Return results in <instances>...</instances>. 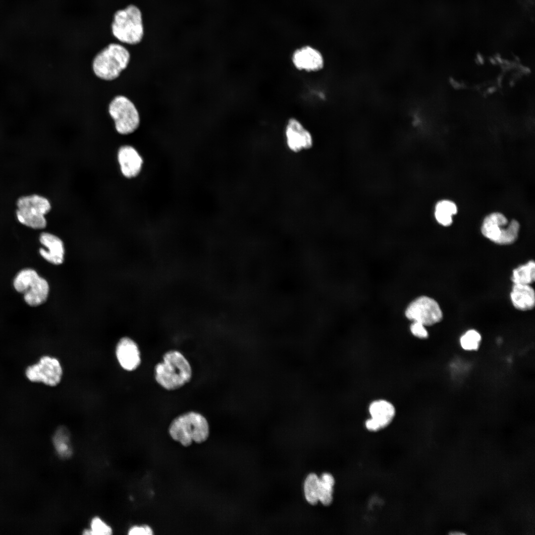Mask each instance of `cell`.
Returning <instances> with one entry per match:
<instances>
[{"instance_id":"7a4b0ae2","label":"cell","mask_w":535,"mask_h":535,"mask_svg":"<svg viewBox=\"0 0 535 535\" xmlns=\"http://www.w3.org/2000/svg\"><path fill=\"white\" fill-rule=\"evenodd\" d=\"M168 432L173 440L188 447L193 442L198 444L205 442L209 437L210 427L203 414L190 410L180 414L171 421Z\"/></svg>"},{"instance_id":"cb8c5ba5","label":"cell","mask_w":535,"mask_h":535,"mask_svg":"<svg viewBox=\"0 0 535 535\" xmlns=\"http://www.w3.org/2000/svg\"><path fill=\"white\" fill-rule=\"evenodd\" d=\"M90 529L83 531L84 535H109L112 533L111 527L99 517L92 519Z\"/></svg>"},{"instance_id":"5b68a950","label":"cell","mask_w":535,"mask_h":535,"mask_svg":"<svg viewBox=\"0 0 535 535\" xmlns=\"http://www.w3.org/2000/svg\"><path fill=\"white\" fill-rule=\"evenodd\" d=\"M16 216L22 224L33 229H43L46 226L45 214L51 209L46 198L32 195L20 198L17 202Z\"/></svg>"},{"instance_id":"d4e9b609","label":"cell","mask_w":535,"mask_h":535,"mask_svg":"<svg viewBox=\"0 0 535 535\" xmlns=\"http://www.w3.org/2000/svg\"><path fill=\"white\" fill-rule=\"evenodd\" d=\"M426 326L418 321H413L410 326L411 333L416 337L421 339H425L428 337V332L426 328Z\"/></svg>"},{"instance_id":"484cf974","label":"cell","mask_w":535,"mask_h":535,"mask_svg":"<svg viewBox=\"0 0 535 535\" xmlns=\"http://www.w3.org/2000/svg\"><path fill=\"white\" fill-rule=\"evenodd\" d=\"M154 534L152 529L147 525H134L129 528L128 534L130 535H151Z\"/></svg>"},{"instance_id":"603a6c76","label":"cell","mask_w":535,"mask_h":535,"mask_svg":"<svg viewBox=\"0 0 535 535\" xmlns=\"http://www.w3.org/2000/svg\"><path fill=\"white\" fill-rule=\"evenodd\" d=\"M482 336L478 331L470 329L461 336L460 343L465 350L475 351L479 348Z\"/></svg>"},{"instance_id":"9c48e42d","label":"cell","mask_w":535,"mask_h":535,"mask_svg":"<svg viewBox=\"0 0 535 535\" xmlns=\"http://www.w3.org/2000/svg\"><path fill=\"white\" fill-rule=\"evenodd\" d=\"M25 374L27 378L32 382L54 387L61 381L63 369L56 358L44 355L37 363L29 366L25 370Z\"/></svg>"},{"instance_id":"5bb4252c","label":"cell","mask_w":535,"mask_h":535,"mask_svg":"<svg viewBox=\"0 0 535 535\" xmlns=\"http://www.w3.org/2000/svg\"><path fill=\"white\" fill-rule=\"evenodd\" d=\"M115 354L119 365L126 371H134L141 364V354L139 346L135 341L129 337H122L119 340L115 347Z\"/></svg>"},{"instance_id":"8fae6325","label":"cell","mask_w":535,"mask_h":535,"mask_svg":"<svg viewBox=\"0 0 535 535\" xmlns=\"http://www.w3.org/2000/svg\"><path fill=\"white\" fill-rule=\"evenodd\" d=\"M283 133L286 146L292 153H299L313 147L312 133L295 117H290L286 120Z\"/></svg>"},{"instance_id":"7402d4cb","label":"cell","mask_w":535,"mask_h":535,"mask_svg":"<svg viewBox=\"0 0 535 535\" xmlns=\"http://www.w3.org/2000/svg\"><path fill=\"white\" fill-rule=\"evenodd\" d=\"M318 481V477L314 473L309 474L305 481V496L307 501L312 505H315L319 501Z\"/></svg>"},{"instance_id":"ac0fdd59","label":"cell","mask_w":535,"mask_h":535,"mask_svg":"<svg viewBox=\"0 0 535 535\" xmlns=\"http://www.w3.org/2000/svg\"><path fill=\"white\" fill-rule=\"evenodd\" d=\"M52 442L58 456L62 459L70 457L73 453V448L70 439V434L67 428L60 426L55 431Z\"/></svg>"},{"instance_id":"52a82bcc","label":"cell","mask_w":535,"mask_h":535,"mask_svg":"<svg viewBox=\"0 0 535 535\" xmlns=\"http://www.w3.org/2000/svg\"><path fill=\"white\" fill-rule=\"evenodd\" d=\"M520 224L516 220L508 222L499 213L488 215L483 220L481 231L491 241L499 245L511 244L517 240Z\"/></svg>"},{"instance_id":"30bf717a","label":"cell","mask_w":535,"mask_h":535,"mask_svg":"<svg viewBox=\"0 0 535 535\" xmlns=\"http://www.w3.org/2000/svg\"><path fill=\"white\" fill-rule=\"evenodd\" d=\"M406 317L413 321H418L425 326L440 322L443 318L438 303L433 299L423 296L412 301L405 311Z\"/></svg>"},{"instance_id":"6da1fadb","label":"cell","mask_w":535,"mask_h":535,"mask_svg":"<svg viewBox=\"0 0 535 535\" xmlns=\"http://www.w3.org/2000/svg\"><path fill=\"white\" fill-rule=\"evenodd\" d=\"M192 376V368L189 360L176 349L165 352L154 368L156 382L167 391H174L183 387L191 381Z\"/></svg>"},{"instance_id":"ba28073f","label":"cell","mask_w":535,"mask_h":535,"mask_svg":"<svg viewBox=\"0 0 535 535\" xmlns=\"http://www.w3.org/2000/svg\"><path fill=\"white\" fill-rule=\"evenodd\" d=\"M13 285L18 292L24 294L25 301L31 306L40 305L47 299L49 284L33 269L20 271L15 277Z\"/></svg>"},{"instance_id":"2e32d148","label":"cell","mask_w":535,"mask_h":535,"mask_svg":"<svg viewBox=\"0 0 535 535\" xmlns=\"http://www.w3.org/2000/svg\"><path fill=\"white\" fill-rule=\"evenodd\" d=\"M40 241L47 249L41 248V255L47 261L54 265H60L63 263L64 249L62 240L56 236L48 232L42 233Z\"/></svg>"},{"instance_id":"d6986e66","label":"cell","mask_w":535,"mask_h":535,"mask_svg":"<svg viewBox=\"0 0 535 535\" xmlns=\"http://www.w3.org/2000/svg\"><path fill=\"white\" fill-rule=\"evenodd\" d=\"M334 484L335 479L330 473H324L322 474L320 478H319V501L321 502L324 506L330 505L333 501Z\"/></svg>"},{"instance_id":"7c38bea8","label":"cell","mask_w":535,"mask_h":535,"mask_svg":"<svg viewBox=\"0 0 535 535\" xmlns=\"http://www.w3.org/2000/svg\"><path fill=\"white\" fill-rule=\"evenodd\" d=\"M291 62L297 71L308 73L319 72L325 65L324 58L321 53L309 45L294 50L291 56Z\"/></svg>"},{"instance_id":"277c9868","label":"cell","mask_w":535,"mask_h":535,"mask_svg":"<svg viewBox=\"0 0 535 535\" xmlns=\"http://www.w3.org/2000/svg\"><path fill=\"white\" fill-rule=\"evenodd\" d=\"M112 35L121 43L136 45L143 40L144 27L140 8L129 4L115 12L111 24Z\"/></svg>"},{"instance_id":"4fadbf2b","label":"cell","mask_w":535,"mask_h":535,"mask_svg":"<svg viewBox=\"0 0 535 535\" xmlns=\"http://www.w3.org/2000/svg\"><path fill=\"white\" fill-rule=\"evenodd\" d=\"M371 417L365 422L366 428L370 431L376 432L387 427L392 422L395 415L393 405L385 400H377L370 405Z\"/></svg>"},{"instance_id":"ffe728a7","label":"cell","mask_w":535,"mask_h":535,"mask_svg":"<svg viewBox=\"0 0 535 535\" xmlns=\"http://www.w3.org/2000/svg\"><path fill=\"white\" fill-rule=\"evenodd\" d=\"M535 279V263L530 260L513 269L511 280L514 284L530 285Z\"/></svg>"},{"instance_id":"e0dca14e","label":"cell","mask_w":535,"mask_h":535,"mask_svg":"<svg viewBox=\"0 0 535 535\" xmlns=\"http://www.w3.org/2000/svg\"><path fill=\"white\" fill-rule=\"evenodd\" d=\"M510 299L513 306L520 311L532 310L535 305V293L530 285L514 284Z\"/></svg>"},{"instance_id":"9a60e30c","label":"cell","mask_w":535,"mask_h":535,"mask_svg":"<svg viewBox=\"0 0 535 535\" xmlns=\"http://www.w3.org/2000/svg\"><path fill=\"white\" fill-rule=\"evenodd\" d=\"M117 160L120 171L125 177H135L141 171L143 158L133 147L130 145L121 146L118 151Z\"/></svg>"},{"instance_id":"8992f818","label":"cell","mask_w":535,"mask_h":535,"mask_svg":"<svg viewBox=\"0 0 535 535\" xmlns=\"http://www.w3.org/2000/svg\"><path fill=\"white\" fill-rule=\"evenodd\" d=\"M108 113L113 120L118 133L129 135L133 133L140 124V116L134 104L127 97L118 95L110 102Z\"/></svg>"},{"instance_id":"44dd1931","label":"cell","mask_w":535,"mask_h":535,"mask_svg":"<svg viewBox=\"0 0 535 535\" xmlns=\"http://www.w3.org/2000/svg\"><path fill=\"white\" fill-rule=\"evenodd\" d=\"M457 212L456 204L449 200L438 202L435 207L434 215L437 222L443 226H449L452 222V216Z\"/></svg>"},{"instance_id":"3957f363","label":"cell","mask_w":535,"mask_h":535,"mask_svg":"<svg viewBox=\"0 0 535 535\" xmlns=\"http://www.w3.org/2000/svg\"><path fill=\"white\" fill-rule=\"evenodd\" d=\"M130 54L123 45L110 43L94 57L92 69L99 79L110 81L117 78L128 66Z\"/></svg>"}]
</instances>
